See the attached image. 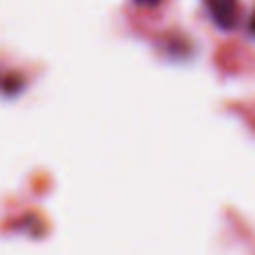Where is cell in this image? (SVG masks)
I'll list each match as a JSON object with an SVG mask.
<instances>
[{
	"label": "cell",
	"instance_id": "6da1fadb",
	"mask_svg": "<svg viewBox=\"0 0 255 255\" xmlns=\"http://www.w3.org/2000/svg\"><path fill=\"white\" fill-rule=\"evenodd\" d=\"M143 2H147V4H155L157 0H143Z\"/></svg>",
	"mask_w": 255,
	"mask_h": 255
}]
</instances>
